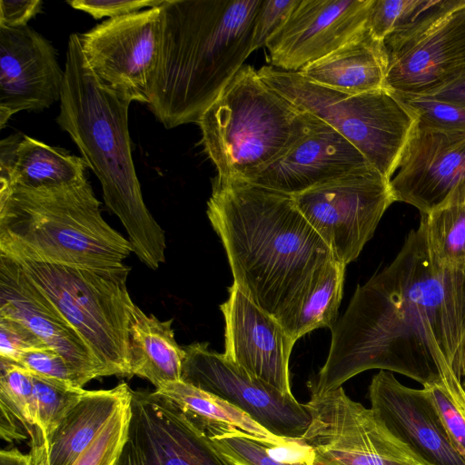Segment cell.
Returning <instances> with one entry per match:
<instances>
[{
    "label": "cell",
    "instance_id": "6da1fadb",
    "mask_svg": "<svg viewBox=\"0 0 465 465\" xmlns=\"http://www.w3.org/2000/svg\"><path fill=\"white\" fill-rule=\"evenodd\" d=\"M325 363L310 382L312 395L380 369L421 385L465 378V267L433 258L423 215L394 260L362 285L331 328Z\"/></svg>",
    "mask_w": 465,
    "mask_h": 465
},
{
    "label": "cell",
    "instance_id": "7a4b0ae2",
    "mask_svg": "<svg viewBox=\"0 0 465 465\" xmlns=\"http://www.w3.org/2000/svg\"><path fill=\"white\" fill-rule=\"evenodd\" d=\"M207 216L224 247L233 285L288 331L335 258L292 195L216 176Z\"/></svg>",
    "mask_w": 465,
    "mask_h": 465
},
{
    "label": "cell",
    "instance_id": "3957f363",
    "mask_svg": "<svg viewBox=\"0 0 465 465\" xmlns=\"http://www.w3.org/2000/svg\"><path fill=\"white\" fill-rule=\"evenodd\" d=\"M262 0H163L147 106L166 129L198 123L252 53Z\"/></svg>",
    "mask_w": 465,
    "mask_h": 465
},
{
    "label": "cell",
    "instance_id": "277c9868",
    "mask_svg": "<svg viewBox=\"0 0 465 465\" xmlns=\"http://www.w3.org/2000/svg\"><path fill=\"white\" fill-rule=\"evenodd\" d=\"M56 122L98 178L107 207L124 226L133 252L150 269L165 261L163 230L147 209L132 157L133 100L103 83L88 65L79 35L68 39Z\"/></svg>",
    "mask_w": 465,
    "mask_h": 465
},
{
    "label": "cell",
    "instance_id": "5b68a950",
    "mask_svg": "<svg viewBox=\"0 0 465 465\" xmlns=\"http://www.w3.org/2000/svg\"><path fill=\"white\" fill-rule=\"evenodd\" d=\"M100 205L87 178L0 193V254L74 267L122 266L132 245L104 221Z\"/></svg>",
    "mask_w": 465,
    "mask_h": 465
},
{
    "label": "cell",
    "instance_id": "8992f818",
    "mask_svg": "<svg viewBox=\"0 0 465 465\" xmlns=\"http://www.w3.org/2000/svg\"><path fill=\"white\" fill-rule=\"evenodd\" d=\"M316 117L242 65L198 121L217 176L247 181L294 148Z\"/></svg>",
    "mask_w": 465,
    "mask_h": 465
},
{
    "label": "cell",
    "instance_id": "52a82bcc",
    "mask_svg": "<svg viewBox=\"0 0 465 465\" xmlns=\"http://www.w3.org/2000/svg\"><path fill=\"white\" fill-rule=\"evenodd\" d=\"M14 261L77 331L104 376H129V323L135 306L126 286L131 267Z\"/></svg>",
    "mask_w": 465,
    "mask_h": 465
},
{
    "label": "cell",
    "instance_id": "ba28073f",
    "mask_svg": "<svg viewBox=\"0 0 465 465\" xmlns=\"http://www.w3.org/2000/svg\"><path fill=\"white\" fill-rule=\"evenodd\" d=\"M257 73L270 88L350 141L391 181L417 117L390 91L351 94L313 83L299 72L272 65Z\"/></svg>",
    "mask_w": 465,
    "mask_h": 465
},
{
    "label": "cell",
    "instance_id": "9c48e42d",
    "mask_svg": "<svg viewBox=\"0 0 465 465\" xmlns=\"http://www.w3.org/2000/svg\"><path fill=\"white\" fill-rule=\"evenodd\" d=\"M389 180L374 168L293 195L299 211L345 265L354 261L395 202Z\"/></svg>",
    "mask_w": 465,
    "mask_h": 465
},
{
    "label": "cell",
    "instance_id": "30bf717a",
    "mask_svg": "<svg viewBox=\"0 0 465 465\" xmlns=\"http://www.w3.org/2000/svg\"><path fill=\"white\" fill-rule=\"evenodd\" d=\"M306 405L311 422L301 440L312 465H421L342 387L312 395Z\"/></svg>",
    "mask_w": 465,
    "mask_h": 465
},
{
    "label": "cell",
    "instance_id": "8fae6325",
    "mask_svg": "<svg viewBox=\"0 0 465 465\" xmlns=\"http://www.w3.org/2000/svg\"><path fill=\"white\" fill-rule=\"evenodd\" d=\"M161 5L105 20L79 35L92 71L133 102L148 103L162 42Z\"/></svg>",
    "mask_w": 465,
    "mask_h": 465
},
{
    "label": "cell",
    "instance_id": "7c38bea8",
    "mask_svg": "<svg viewBox=\"0 0 465 465\" xmlns=\"http://www.w3.org/2000/svg\"><path fill=\"white\" fill-rule=\"evenodd\" d=\"M114 465H235L176 404L133 391L126 438Z\"/></svg>",
    "mask_w": 465,
    "mask_h": 465
},
{
    "label": "cell",
    "instance_id": "4fadbf2b",
    "mask_svg": "<svg viewBox=\"0 0 465 465\" xmlns=\"http://www.w3.org/2000/svg\"><path fill=\"white\" fill-rule=\"evenodd\" d=\"M182 381L238 408L274 436L301 440L311 422L306 403H300L266 382L238 369L207 343L183 347Z\"/></svg>",
    "mask_w": 465,
    "mask_h": 465
},
{
    "label": "cell",
    "instance_id": "5bb4252c",
    "mask_svg": "<svg viewBox=\"0 0 465 465\" xmlns=\"http://www.w3.org/2000/svg\"><path fill=\"white\" fill-rule=\"evenodd\" d=\"M373 0H299L266 44L272 66L298 72L367 26Z\"/></svg>",
    "mask_w": 465,
    "mask_h": 465
},
{
    "label": "cell",
    "instance_id": "9a60e30c",
    "mask_svg": "<svg viewBox=\"0 0 465 465\" xmlns=\"http://www.w3.org/2000/svg\"><path fill=\"white\" fill-rule=\"evenodd\" d=\"M377 420L421 465H465L427 391L401 383L381 370L369 386Z\"/></svg>",
    "mask_w": 465,
    "mask_h": 465
},
{
    "label": "cell",
    "instance_id": "2e32d148",
    "mask_svg": "<svg viewBox=\"0 0 465 465\" xmlns=\"http://www.w3.org/2000/svg\"><path fill=\"white\" fill-rule=\"evenodd\" d=\"M391 179L395 202L425 214L440 205L465 180V132L417 123Z\"/></svg>",
    "mask_w": 465,
    "mask_h": 465
},
{
    "label": "cell",
    "instance_id": "e0dca14e",
    "mask_svg": "<svg viewBox=\"0 0 465 465\" xmlns=\"http://www.w3.org/2000/svg\"><path fill=\"white\" fill-rule=\"evenodd\" d=\"M64 77L53 45L26 25L0 27V128L21 111L60 101Z\"/></svg>",
    "mask_w": 465,
    "mask_h": 465
},
{
    "label": "cell",
    "instance_id": "ac0fdd59",
    "mask_svg": "<svg viewBox=\"0 0 465 465\" xmlns=\"http://www.w3.org/2000/svg\"><path fill=\"white\" fill-rule=\"evenodd\" d=\"M220 308L224 318V357L248 375L292 393L289 360L295 343L282 324L233 284Z\"/></svg>",
    "mask_w": 465,
    "mask_h": 465
},
{
    "label": "cell",
    "instance_id": "d6986e66",
    "mask_svg": "<svg viewBox=\"0 0 465 465\" xmlns=\"http://www.w3.org/2000/svg\"><path fill=\"white\" fill-rule=\"evenodd\" d=\"M388 54L385 89L427 95L465 70V5Z\"/></svg>",
    "mask_w": 465,
    "mask_h": 465
},
{
    "label": "cell",
    "instance_id": "ffe728a7",
    "mask_svg": "<svg viewBox=\"0 0 465 465\" xmlns=\"http://www.w3.org/2000/svg\"><path fill=\"white\" fill-rule=\"evenodd\" d=\"M0 316L25 325L60 353L84 383L104 376V370L77 331L19 264L0 254Z\"/></svg>",
    "mask_w": 465,
    "mask_h": 465
},
{
    "label": "cell",
    "instance_id": "44dd1931",
    "mask_svg": "<svg viewBox=\"0 0 465 465\" xmlns=\"http://www.w3.org/2000/svg\"><path fill=\"white\" fill-rule=\"evenodd\" d=\"M370 168L360 150L316 117L294 148L246 182L293 196Z\"/></svg>",
    "mask_w": 465,
    "mask_h": 465
},
{
    "label": "cell",
    "instance_id": "7402d4cb",
    "mask_svg": "<svg viewBox=\"0 0 465 465\" xmlns=\"http://www.w3.org/2000/svg\"><path fill=\"white\" fill-rule=\"evenodd\" d=\"M125 382L109 390L84 391L46 437H31V459L38 465H71L95 438L118 407L131 397Z\"/></svg>",
    "mask_w": 465,
    "mask_h": 465
},
{
    "label": "cell",
    "instance_id": "603a6c76",
    "mask_svg": "<svg viewBox=\"0 0 465 465\" xmlns=\"http://www.w3.org/2000/svg\"><path fill=\"white\" fill-rule=\"evenodd\" d=\"M388 54L366 26L346 44L298 72L318 84L351 94L385 89Z\"/></svg>",
    "mask_w": 465,
    "mask_h": 465
},
{
    "label": "cell",
    "instance_id": "cb8c5ba5",
    "mask_svg": "<svg viewBox=\"0 0 465 465\" xmlns=\"http://www.w3.org/2000/svg\"><path fill=\"white\" fill-rule=\"evenodd\" d=\"M173 321H160L134 306L129 323V376L144 378L155 388L182 381L185 351L174 338Z\"/></svg>",
    "mask_w": 465,
    "mask_h": 465
},
{
    "label": "cell",
    "instance_id": "d4e9b609",
    "mask_svg": "<svg viewBox=\"0 0 465 465\" xmlns=\"http://www.w3.org/2000/svg\"><path fill=\"white\" fill-rule=\"evenodd\" d=\"M86 168L82 157L23 134L16 149L11 189L74 184L87 178Z\"/></svg>",
    "mask_w": 465,
    "mask_h": 465
},
{
    "label": "cell",
    "instance_id": "484cf974",
    "mask_svg": "<svg viewBox=\"0 0 465 465\" xmlns=\"http://www.w3.org/2000/svg\"><path fill=\"white\" fill-rule=\"evenodd\" d=\"M154 391L176 404L202 430L228 426L266 442L287 440L274 436L224 400L183 381L164 382Z\"/></svg>",
    "mask_w": 465,
    "mask_h": 465
},
{
    "label": "cell",
    "instance_id": "4316f807",
    "mask_svg": "<svg viewBox=\"0 0 465 465\" xmlns=\"http://www.w3.org/2000/svg\"><path fill=\"white\" fill-rule=\"evenodd\" d=\"M421 215L434 260L446 268H464L465 180L440 205Z\"/></svg>",
    "mask_w": 465,
    "mask_h": 465
},
{
    "label": "cell",
    "instance_id": "83f0119b",
    "mask_svg": "<svg viewBox=\"0 0 465 465\" xmlns=\"http://www.w3.org/2000/svg\"><path fill=\"white\" fill-rule=\"evenodd\" d=\"M345 267L337 261L328 265L287 331L293 341L316 329H331L335 324L343 293Z\"/></svg>",
    "mask_w": 465,
    "mask_h": 465
},
{
    "label": "cell",
    "instance_id": "f1b7e54d",
    "mask_svg": "<svg viewBox=\"0 0 465 465\" xmlns=\"http://www.w3.org/2000/svg\"><path fill=\"white\" fill-rule=\"evenodd\" d=\"M438 0H373L367 27L379 40L404 33L416 25Z\"/></svg>",
    "mask_w": 465,
    "mask_h": 465
},
{
    "label": "cell",
    "instance_id": "f546056e",
    "mask_svg": "<svg viewBox=\"0 0 465 465\" xmlns=\"http://www.w3.org/2000/svg\"><path fill=\"white\" fill-rule=\"evenodd\" d=\"M32 375L34 422L45 438L56 428L85 390L52 381L33 373Z\"/></svg>",
    "mask_w": 465,
    "mask_h": 465
},
{
    "label": "cell",
    "instance_id": "4dcf8cb0",
    "mask_svg": "<svg viewBox=\"0 0 465 465\" xmlns=\"http://www.w3.org/2000/svg\"><path fill=\"white\" fill-rule=\"evenodd\" d=\"M437 410L448 434L465 459V391L455 375L440 378L423 387Z\"/></svg>",
    "mask_w": 465,
    "mask_h": 465
},
{
    "label": "cell",
    "instance_id": "1f68e13d",
    "mask_svg": "<svg viewBox=\"0 0 465 465\" xmlns=\"http://www.w3.org/2000/svg\"><path fill=\"white\" fill-rule=\"evenodd\" d=\"M218 449L235 465H312L309 462H284L268 452L266 442L228 426L203 430ZM276 444V443H275Z\"/></svg>",
    "mask_w": 465,
    "mask_h": 465
},
{
    "label": "cell",
    "instance_id": "d6a6232c",
    "mask_svg": "<svg viewBox=\"0 0 465 465\" xmlns=\"http://www.w3.org/2000/svg\"><path fill=\"white\" fill-rule=\"evenodd\" d=\"M0 362V401L11 409L31 438L36 430L33 418V375L15 362L4 359Z\"/></svg>",
    "mask_w": 465,
    "mask_h": 465
},
{
    "label": "cell",
    "instance_id": "836d02e7",
    "mask_svg": "<svg viewBox=\"0 0 465 465\" xmlns=\"http://www.w3.org/2000/svg\"><path fill=\"white\" fill-rule=\"evenodd\" d=\"M131 397L118 407L92 442L71 465L115 464L126 438Z\"/></svg>",
    "mask_w": 465,
    "mask_h": 465
},
{
    "label": "cell",
    "instance_id": "e575fe53",
    "mask_svg": "<svg viewBox=\"0 0 465 465\" xmlns=\"http://www.w3.org/2000/svg\"><path fill=\"white\" fill-rule=\"evenodd\" d=\"M391 94L417 117L419 124L435 129L465 132L464 107L426 95Z\"/></svg>",
    "mask_w": 465,
    "mask_h": 465
},
{
    "label": "cell",
    "instance_id": "d590c367",
    "mask_svg": "<svg viewBox=\"0 0 465 465\" xmlns=\"http://www.w3.org/2000/svg\"><path fill=\"white\" fill-rule=\"evenodd\" d=\"M16 364L33 374L70 387L83 389L85 384L69 362L50 347L24 352Z\"/></svg>",
    "mask_w": 465,
    "mask_h": 465
},
{
    "label": "cell",
    "instance_id": "8d00e7d4",
    "mask_svg": "<svg viewBox=\"0 0 465 465\" xmlns=\"http://www.w3.org/2000/svg\"><path fill=\"white\" fill-rule=\"evenodd\" d=\"M48 347L21 322L0 316V359L15 363L28 351Z\"/></svg>",
    "mask_w": 465,
    "mask_h": 465
},
{
    "label": "cell",
    "instance_id": "74e56055",
    "mask_svg": "<svg viewBox=\"0 0 465 465\" xmlns=\"http://www.w3.org/2000/svg\"><path fill=\"white\" fill-rule=\"evenodd\" d=\"M299 0H262L254 23L252 52L265 46L284 25Z\"/></svg>",
    "mask_w": 465,
    "mask_h": 465
},
{
    "label": "cell",
    "instance_id": "f35d334b",
    "mask_svg": "<svg viewBox=\"0 0 465 465\" xmlns=\"http://www.w3.org/2000/svg\"><path fill=\"white\" fill-rule=\"evenodd\" d=\"M74 9L89 14L94 19L120 17L142 11L144 7L161 5L163 0H67Z\"/></svg>",
    "mask_w": 465,
    "mask_h": 465
},
{
    "label": "cell",
    "instance_id": "ab89813d",
    "mask_svg": "<svg viewBox=\"0 0 465 465\" xmlns=\"http://www.w3.org/2000/svg\"><path fill=\"white\" fill-rule=\"evenodd\" d=\"M40 0H1L0 27L18 28L28 25V22L42 12Z\"/></svg>",
    "mask_w": 465,
    "mask_h": 465
},
{
    "label": "cell",
    "instance_id": "60d3db41",
    "mask_svg": "<svg viewBox=\"0 0 465 465\" xmlns=\"http://www.w3.org/2000/svg\"><path fill=\"white\" fill-rule=\"evenodd\" d=\"M426 96L465 108V70L453 80Z\"/></svg>",
    "mask_w": 465,
    "mask_h": 465
},
{
    "label": "cell",
    "instance_id": "b9f144b4",
    "mask_svg": "<svg viewBox=\"0 0 465 465\" xmlns=\"http://www.w3.org/2000/svg\"><path fill=\"white\" fill-rule=\"evenodd\" d=\"M0 406L1 438L9 442L30 438L25 427L11 411V409L2 401H0Z\"/></svg>",
    "mask_w": 465,
    "mask_h": 465
},
{
    "label": "cell",
    "instance_id": "7bdbcfd3",
    "mask_svg": "<svg viewBox=\"0 0 465 465\" xmlns=\"http://www.w3.org/2000/svg\"><path fill=\"white\" fill-rule=\"evenodd\" d=\"M0 465H30V457L17 449L3 450L0 453Z\"/></svg>",
    "mask_w": 465,
    "mask_h": 465
},
{
    "label": "cell",
    "instance_id": "ee69618b",
    "mask_svg": "<svg viewBox=\"0 0 465 465\" xmlns=\"http://www.w3.org/2000/svg\"><path fill=\"white\" fill-rule=\"evenodd\" d=\"M462 386H463V389H464V391H465V378H464V380L462 381Z\"/></svg>",
    "mask_w": 465,
    "mask_h": 465
}]
</instances>
